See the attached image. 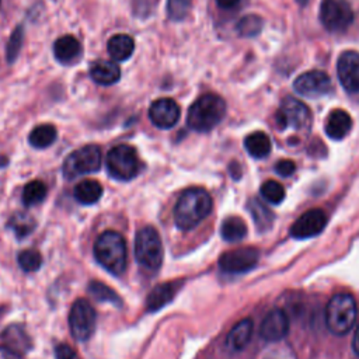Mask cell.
<instances>
[{
    "label": "cell",
    "instance_id": "obj_1",
    "mask_svg": "<svg viewBox=\"0 0 359 359\" xmlns=\"http://www.w3.org/2000/svg\"><path fill=\"white\" fill-rule=\"evenodd\" d=\"M212 198L203 188H188L174 206V223L180 230L196 227L212 210Z\"/></svg>",
    "mask_w": 359,
    "mask_h": 359
},
{
    "label": "cell",
    "instance_id": "obj_2",
    "mask_svg": "<svg viewBox=\"0 0 359 359\" xmlns=\"http://www.w3.org/2000/svg\"><path fill=\"white\" fill-rule=\"evenodd\" d=\"M226 115L224 100L213 93L198 97L188 109L187 123L195 132H210Z\"/></svg>",
    "mask_w": 359,
    "mask_h": 359
},
{
    "label": "cell",
    "instance_id": "obj_3",
    "mask_svg": "<svg viewBox=\"0 0 359 359\" xmlns=\"http://www.w3.org/2000/svg\"><path fill=\"white\" fill-rule=\"evenodd\" d=\"M94 257L97 262L112 275H122L128 261L126 241L122 234L114 230L101 233L94 243Z\"/></svg>",
    "mask_w": 359,
    "mask_h": 359
},
{
    "label": "cell",
    "instance_id": "obj_4",
    "mask_svg": "<svg viewBox=\"0 0 359 359\" xmlns=\"http://www.w3.org/2000/svg\"><path fill=\"white\" fill-rule=\"evenodd\" d=\"M358 316L356 302L348 293L334 294L325 309V324L335 335H345L353 327Z\"/></svg>",
    "mask_w": 359,
    "mask_h": 359
},
{
    "label": "cell",
    "instance_id": "obj_5",
    "mask_svg": "<svg viewBox=\"0 0 359 359\" xmlns=\"http://www.w3.org/2000/svg\"><path fill=\"white\" fill-rule=\"evenodd\" d=\"M136 261L147 271H157L163 262V244L158 231L146 226L135 237Z\"/></svg>",
    "mask_w": 359,
    "mask_h": 359
},
{
    "label": "cell",
    "instance_id": "obj_6",
    "mask_svg": "<svg viewBox=\"0 0 359 359\" xmlns=\"http://www.w3.org/2000/svg\"><path fill=\"white\" fill-rule=\"evenodd\" d=\"M107 171L118 181L133 180L140 170L139 156L135 147L129 144H118L107 154Z\"/></svg>",
    "mask_w": 359,
    "mask_h": 359
},
{
    "label": "cell",
    "instance_id": "obj_7",
    "mask_svg": "<svg viewBox=\"0 0 359 359\" xmlns=\"http://www.w3.org/2000/svg\"><path fill=\"white\" fill-rule=\"evenodd\" d=\"M101 167V149L95 144L83 146L72 151L63 163L62 172L65 178L73 180L84 174L98 171Z\"/></svg>",
    "mask_w": 359,
    "mask_h": 359
},
{
    "label": "cell",
    "instance_id": "obj_8",
    "mask_svg": "<svg viewBox=\"0 0 359 359\" xmlns=\"http://www.w3.org/2000/svg\"><path fill=\"white\" fill-rule=\"evenodd\" d=\"M320 21L330 32H342L353 21V11L346 0H323Z\"/></svg>",
    "mask_w": 359,
    "mask_h": 359
},
{
    "label": "cell",
    "instance_id": "obj_9",
    "mask_svg": "<svg viewBox=\"0 0 359 359\" xmlns=\"http://www.w3.org/2000/svg\"><path fill=\"white\" fill-rule=\"evenodd\" d=\"M95 311L86 299H77L69 313V327L74 339L86 342L95 330Z\"/></svg>",
    "mask_w": 359,
    "mask_h": 359
},
{
    "label": "cell",
    "instance_id": "obj_10",
    "mask_svg": "<svg viewBox=\"0 0 359 359\" xmlns=\"http://www.w3.org/2000/svg\"><path fill=\"white\" fill-rule=\"evenodd\" d=\"M275 118H276L278 128L282 130L286 128H293L296 130H306L310 128V123H311V114L307 105L292 97L283 98Z\"/></svg>",
    "mask_w": 359,
    "mask_h": 359
},
{
    "label": "cell",
    "instance_id": "obj_11",
    "mask_svg": "<svg viewBox=\"0 0 359 359\" xmlns=\"http://www.w3.org/2000/svg\"><path fill=\"white\" fill-rule=\"evenodd\" d=\"M258 258V250L254 247H241L224 252L219 258V268L226 273H244L257 265Z\"/></svg>",
    "mask_w": 359,
    "mask_h": 359
},
{
    "label": "cell",
    "instance_id": "obj_12",
    "mask_svg": "<svg viewBox=\"0 0 359 359\" xmlns=\"http://www.w3.org/2000/svg\"><path fill=\"white\" fill-rule=\"evenodd\" d=\"M294 91L309 98H317L331 91V79L321 70H310L300 74L293 83Z\"/></svg>",
    "mask_w": 359,
    "mask_h": 359
},
{
    "label": "cell",
    "instance_id": "obj_13",
    "mask_svg": "<svg viewBox=\"0 0 359 359\" xmlns=\"http://www.w3.org/2000/svg\"><path fill=\"white\" fill-rule=\"evenodd\" d=\"M180 116V105L172 98H158L149 107V119L160 129H170L175 126Z\"/></svg>",
    "mask_w": 359,
    "mask_h": 359
},
{
    "label": "cell",
    "instance_id": "obj_14",
    "mask_svg": "<svg viewBox=\"0 0 359 359\" xmlns=\"http://www.w3.org/2000/svg\"><path fill=\"white\" fill-rule=\"evenodd\" d=\"M337 74L341 86L348 93L359 91V53L346 50L341 53L337 62Z\"/></svg>",
    "mask_w": 359,
    "mask_h": 359
},
{
    "label": "cell",
    "instance_id": "obj_15",
    "mask_svg": "<svg viewBox=\"0 0 359 359\" xmlns=\"http://www.w3.org/2000/svg\"><path fill=\"white\" fill-rule=\"evenodd\" d=\"M327 224V216L321 209H310L303 213L290 227L294 238H310L320 234Z\"/></svg>",
    "mask_w": 359,
    "mask_h": 359
},
{
    "label": "cell",
    "instance_id": "obj_16",
    "mask_svg": "<svg viewBox=\"0 0 359 359\" xmlns=\"http://www.w3.org/2000/svg\"><path fill=\"white\" fill-rule=\"evenodd\" d=\"M289 332V317L283 310H272L269 311L259 327L261 337L268 342L280 341Z\"/></svg>",
    "mask_w": 359,
    "mask_h": 359
},
{
    "label": "cell",
    "instance_id": "obj_17",
    "mask_svg": "<svg viewBox=\"0 0 359 359\" xmlns=\"http://www.w3.org/2000/svg\"><path fill=\"white\" fill-rule=\"evenodd\" d=\"M181 287L180 280L174 282H165L157 285L147 296L146 299V309L147 311H158L160 309L165 307L168 303H171L178 293Z\"/></svg>",
    "mask_w": 359,
    "mask_h": 359
},
{
    "label": "cell",
    "instance_id": "obj_18",
    "mask_svg": "<svg viewBox=\"0 0 359 359\" xmlns=\"http://www.w3.org/2000/svg\"><path fill=\"white\" fill-rule=\"evenodd\" d=\"M81 52V43L73 35H63L53 45L55 57L63 65H70L76 62L80 57Z\"/></svg>",
    "mask_w": 359,
    "mask_h": 359
},
{
    "label": "cell",
    "instance_id": "obj_19",
    "mask_svg": "<svg viewBox=\"0 0 359 359\" xmlns=\"http://www.w3.org/2000/svg\"><path fill=\"white\" fill-rule=\"evenodd\" d=\"M352 128V119L344 109H334L327 118L325 133L334 140L344 139Z\"/></svg>",
    "mask_w": 359,
    "mask_h": 359
},
{
    "label": "cell",
    "instance_id": "obj_20",
    "mask_svg": "<svg viewBox=\"0 0 359 359\" xmlns=\"http://www.w3.org/2000/svg\"><path fill=\"white\" fill-rule=\"evenodd\" d=\"M90 76L94 83L100 86H112L121 79V69L116 63L109 60H98L91 65Z\"/></svg>",
    "mask_w": 359,
    "mask_h": 359
},
{
    "label": "cell",
    "instance_id": "obj_21",
    "mask_svg": "<svg viewBox=\"0 0 359 359\" xmlns=\"http://www.w3.org/2000/svg\"><path fill=\"white\" fill-rule=\"evenodd\" d=\"M254 324L250 318H243L237 324L233 325V328L229 331L226 338V345L231 351H241L244 349L252 335Z\"/></svg>",
    "mask_w": 359,
    "mask_h": 359
},
{
    "label": "cell",
    "instance_id": "obj_22",
    "mask_svg": "<svg viewBox=\"0 0 359 359\" xmlns=\"http://www.w3.org/2000/svg\"><path fill=\"white\" fill-rule=\"evenodd\" d=\"M107 49L114 60L123 62L132 56L135 50V41L126 34H116L108 39Z\"/></svg>",
    "mask_w": 359,
    "mask_h": 359
},
{
    "label": "cell",
    "instance_id": "obj_23",
    "mask_svg": "<svg viewBox=\"0 0 359 359\" xmlns=\"http://www.w3.org/2000/svg\"><path fill=\"white\" fill-rule=\"evenodd\" d=\"M244 147L254 158H264L271 151V139L264 132H252L244 139Z\"/></svg>",
    "mask_w": 359,
    "mask_h": 359
},
{
    "label": "cell",
    "instance_id": "obj_24",
    "mask_svg": "<svg viewBox=\"0 0 359 359\" xmlns=\"http://www.w3.org/2000/svg\"><path fill=\"white\" fill-rule=\"evenodd\" d=\"M102 195V187L94 180H84L74 188V198L83 205H93L100 201Z\"/></svg>",
    "mask_w": 359,
    "mask_h": 359
},
{
    "label": "cell",
    "instance_id": "obj_25",
    "mask_svg": "<svg viewBox=\"0 0 359 359\" xmlns=\"http://www.w3.org/2000/svg\"><path fill=\"white\" fill-rule=\"evenodd\" d=\"M220 234L222 237L229 243L240 241L247 234V226L245 222L238 216H230L226 217L220 226Z\"/></svg>",
    "mask_w": 359,
    "mask_h": 359
},
{
    "label": "cell",
    "instance_id": "obj_26",
    "mask_svg": "<svg viewBox=\"0 0 359 359\" xmlns=\"http://www.w3.org/2000/svg\"><path fill=\"white\" fill-rule=\"evenodd\" d=\"M56 128L50 123H43L34 128L28 136V142L35 149H46L56 140Z\"/></svg>",
    "mask_w": 359,
    "mask_h": 359
},
{
    "label": "cell",
    "instance_id": "obj_27",
    "mask_svg": "<svg viewBox=\"0 0 359 359\" xmlns=\"http://www.w3.org/2000/svg\"><path fill=\"white\" fill-rule=\"evenodd\" d=\"M4 341L7 342V346L13 348L17 352H25L29 349V337L25 334V331L20 325H10L6 332L3 334Z\"/></svg>",
    "mask_w": 359,
    "mask_h": 359
},
{
    "label": "cell",
    "instance_id": "obj_28",
    "mask_svg": "<svg viewBox=\"0 0 359 359\" xmlns=\"http://www.w3.org/2000/svg\"><path fill=\"white\" fill-rule=\"evenodd\" d=\"M7 226L14 231V234L18 238H24L25 236H28L34 231L36 223L32 219V216H29L24 212H17L10 217Z\"/></svg>",
    "mask_w": 359,
    "mask_h": 359
},
{
    "label": "cell",
    "instance_id": "obj_29",
    "mask_svg": "<svg viewBox=\"0 0 359 359\" xmlns=\"http://www.w3.org/2000/svg\"><path fill=\"white\" fill-rule=\"evenodd\" d=\"M46 192H48L46 185L42 181H39V180L29 181L22 189V203L27 208L38 205L45 199Z\"/></svg>",
    "mask_w": 359,
    "mask_h": 359
},
{
    "label": "cell",
    "instance_id": "obj_30",
    "mask_svg": "<svg viewBox=\"0 0 359 359\" xmlns=\"http://www.w3.org/2000/svg\"><path fill=\"white\" fill-rule=\"evenodd\" d=\"M88 293L98 302H107L116 306L121 304V299L115 293V290L100 280H91L88 283Z\"/></svg>",
    "mask_w": 359,
    "mask_h": 359
},
{
    "label": "cell",
    "instance_id": "obj_31",
    "mask_svg": "<svg viewBox=\"0 0 359 359\" xmlns=\"http://www.w3.org/2000/svg\"><path fill=\"white\" fill-rule=\"evenodd\" d=\"M237 32L240 36L244 38H251L255 36L261 32L262 29V18L257 14H248L244 15L238 22H237Z\"/></svg>",
    "mask_w": 359,
    "mask_h": 359
},
{
    "label": "cell",
    "instance_id": "obj_32",
    "mask_svg": "<svg viewBox=\"0 0 359 359\" xmlns=\"http://www.w3.org/2000/svg\"><path fill=\"white\" fill-rule=\"evenodd\" d=\"M259 192H261V196L272 205H279L285 199V195H286L285 188L278 181H273V180L265 181L261 185Z\"/></svg>",
    "mask_w": 359,
    "mask_h": 359
},
{
    "label": "cell",
    "instance_id": "obj_33",
    "mask_svg": "<svg viewBox=\"0 0 359 359\" xmlns=\"http://www.w3.org/2000/svg\"><path fill=\"white\" fill-rule=\"evenodd\" d=\"M18 265L25 272H35L42 265V255L36 250H24L17 257Z\"/></svg>",
    "mask_w": 359,
    "mask_h": 359
},
{
    "label": "cell",
    "instance_id": "obj_34",
    "mask_svg": "<svg viewBox=\"0 0 359 359\" xmlns=\"http://www.w3.org/2000/svg\"><path fill=\"white\" fill-rule=\"evenodd\" d=\"M22 39H24V28L22 25H18L14 28L13 34L10 35L6 46V59L8 63H13L18 57L20 49L22 46Z\"/></svg>",
    "mask_w": 359,
    "mask_h": 359
},
{
    "label": "cell",
    "instance_id": "obj_35",
    "mask_svg": "<svg viewBox=\"0 0 359 359\" xmlns=\"http://www.w3.org/2000/svg\"><path fill=\"white\" fill-rule=\"evenodd\" d=\"M192 0H167V14L171 21H182L191 8Z\"/></svg>",
    "mask_w": 359,
    "mask_h": 359
},
{
    "label": "cell",
    "instance_id": "obj_36",
    "mask_svg": "<svg viewBox=\"0 0 359 359\" xmlns=\"http://www.w3.org/2000/svg\"><path fill=\"white\" fill-rule=\"evenodd\" d=\"M250 210H251V215L257 223V226L259 227H268L271 224V217H272V213L271 210L262 205L259 201H251L250 202Z\"/></svg>",
    "mask_w": 359,
    "mask_h": 359
},
{
    "label": "cell",
    "instance_id": "obj_37",
    "mask_svg": "<svg viewBox=\"0 0 359 359\" xmlns=\"http://www.w3.org/2000/svg\"><path fill=\"white\" fill-rule=\"evenodd\" d=\"M296 170V164L292 160H280L275 164V171L276 174L282 175V177H289Z\"/></svg>",
    "mask_w": 359,
    "mask_h": 359
},
{
    "label": "cell",
    "instance_id": "obj_38",
    "mask_svg": "<svg viewBox=\"0 0 359 359\" xmlns=\"http://www.w3.org/2000/svg\"><path fill=\"white\" fill-rule=\"evenodd\" d=\"M55 358L56 359H76V353L72 346L67 344H59L55 348Z\"/></svg>",
    "mask_w": 359,
    "mask_h": 359
},
{
    "label": "cell",
    "instance_id": "obj_39",
    "mask_svg": "<svg viewBox=\"0 0 359 359\" xmlns=\"http://www.w3.org/2000/svg\"><path fill=\"white\" fill-rule=\"evenodd\" d=\"M0 359H22L21 353L7 345H0Z\"/></svg>",
    "mask_w": 359,
    "mask_h": 359
},
{
    "label": "cell",
    "instance_id": "obj_40",
    "mask_svg": "<svg viewBox=\"0 0 359 359\" xmlns=\"http://www.w3.org/2000/svg\"><path fill=\"white\" fill-rule=\"evenodd\" d=\"M240 0H216L217 6L222 8H233L234 6L238 4Z\"/></svg>",
    "mask_w": 359,
    "mask_h": 359
},
{
    "label": "cell",
    "instance_id": "obj_41",
    "mask_svg": "<svg viewBox=\"0 0 359 359\" xmlns=\"http://www.w3.org/2000/svg\"><path fill=\"white\" fill-rule=\"evenodd\" d=\"M352 348L355 351V353L359 356V324L355 330V334H353V339H352Z\"/></svg>",
    "mask_w": 359,
    "mask_h": 359
},
{
    "label": "cell",
    "instance_id": "obj_42",
    "mask_svg": "<svg viewBox=\"0 0 359 359\" xmlns=\"http://www.w3.org/2000/svg\"><path fill=\"white\" fill-rule=\"evenodd\" d=\"M300 6H304V4H307V0H296Z\"/></svg>",
    "mask_w": 359,
    "mask_h": 359
}]
</instances>
